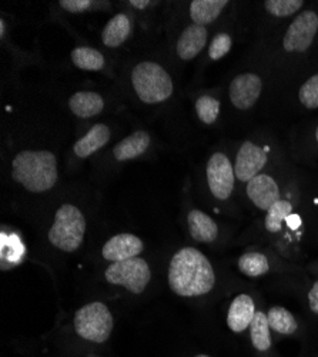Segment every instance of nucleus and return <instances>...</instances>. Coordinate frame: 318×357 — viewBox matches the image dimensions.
Here are the masks:
<instances>
[{
  "mask_svg": "<svg viewBox=\"0 0 318 357\" xmlns=\"http://www.w3.org/2000/svg\"><path fill=\"white\" fill-rule=\"evenodd\" d=\"M168 286L180 297L207 294L216 284V273L206 255L196 248H183L168 264Z\"/></svg>",
  "mask_w": 318,
  "mask_h": 357,
  "instance_id": "nucleus-1",
  "label": "nucleus"
},
{
  "mask_svg": "<svg viewBox=\"0 0 318 357\" xmlns=\"http://www.w3.org/2000/svg\"><path fill=\"white\" fill-rule=\"evenodd\" d=\"M12 176L29 192H47L57 182L56 156L49 151H23L12 162Z\"/></svg>",
  "mask_w": 318,
  "mask_h": 357,
  "instance_id": "nucleus-2",
  "label": "nucleus"
},
{
  "mask_svg": "<svg viewBox=\"0 0 318 357\" xmlns=\"http://www.w3.org/2000/svg\"><path fill=\"white\" fill-rule=\"evenodd\" d=\"M86 233V219L79 207L66 203L57 209L53 225L49 230V242L53 248L65 253L76 252Z\"/></svg>",
  "mask_w": 318,
  "mask_h": 357,
  "instance_id": "nucleus-3",
  "label": "nucleus"
},
{
  "mask_svg": "<svg viewBox=\"0 0 318 357\" xmlns=\"http://www.w3.org/2000/svg\"><path fill=\"white\" fill-rule=\"evenodd\" d=\"M132 84L138 99L148 105H157L173 95V80L159 63L141 62L132 72Z\"/></svg>",
  "mask_w": 318,
  "mask_h": 357,
  "instance_id": "nucleus-4",
  "label": "nucleus"
},
{
  "mask_svg": "<svg viewBox=\"0 0 318 357\" xmlns=\"http://www.w3.org/2000/svg\"><path fill=\"white\" fill-rule=\"evenodd\" d=\"M77 336L90 343L102 344L107 342L113 332V314L102 302H92L80 307L73 319Z\"/></svg>",
  "mask_w": 318,
  "mask_h": 357,
  "instance_id": "nucleus-5",
  "label": "nucleus"
},
{
  "mask_svg": "<svg viewBox=\"0 0 318 357\" xmlns=\"http://www.w3.org/2000/svg\"><path fill=\"white\" fill-rule=\"evenodd\" d=\"M104 278L110 284L122 286L130 293L140 294L149 286L152 271L146 260L133 257L123 261L111 263L104 272Z\"/></svg>",
  "mask_w": 318,
  "mask_h": 357,
  "instance_id": "nucleus-6",
  "label": "nucleus"
},
{
  "mask_svg": "<svg viewBox=\"0 0 318 357\" xmlns=\"http://www.w3.org/2000/svg\"><path fill=\"white\" fill-rule=\"evenodd\" d=\"M207 183L212 195L218 200H225L234 189L236 172L224 153H214L206 167Z\"/></svg>",
  "mask_w": 318,
  "mask_h": 357,
  "instance_id": "nucleus-7",
  "label": "nucleus"
},
{
  "mask_svg": "<svg viewBox=\"0 0 318 357\" xmlns=\"http://www.w3.org/2000/svg\"><path fill=\"white\" fill-rule=\"evenodd\" d=\"M318 31V16L312 10L303 12L288 27L284 36L283 46L287 52H305Z\"/></svg>",
  "mask_w": 318,
  "mask_h": 357,
  "instance_id": "nucleus-8",
  "label": "nucleus"
},
{
  "mask_svg": "<svg viewBox=\"0 0 318 357\" xmlns=\"http://www.w3.org/2000/svg\"><path fill=\"white\" fill-rule=\"evenodd\" d=\"M267 159V152L264 149L254 144L253 142L243 143L236 158V177L240 182L248 183L251 178L260 174V172L266 166Z\"/></svg>",
  "mask_w": 318,
  "mask_h": 357,
  "instance_id": "nucleus-9",
  "label": "nucleus"
},
{
  "mask_svg": "<svg viewBox=\"0 0 318 357\" xmlns=\"http://www.w3.org/2000/svg\"><path fill=\"white\" fill-rule=\"evenodd\" d=\"M263 83L254 73H243L233 79L230 84V100L234 107L247 110L255 105L262 95Z\"/></svg>",
  "mask_w": 318,
  "mask_h": 357,
  "instance_id": "nucleus-10",
  "label": "nucleus"
},
{
  "mask_svg": "<svg viewBox=\"0 0 318 357\" xmlns=\"http://www.w3.org/2000/svg\"><path fill=\"white\" fill-rule=\"evenodd\" d=\"M143 249L144 243L141 242L140 237L132 233H120L113 236L111 239L104 243L102 249V256L111 263H118L137 257L143 252Z\"/></svg>",
  "mask_w": 318,
  "mask_h": 357,
  "instance_id": "nucleus-11",
  "label": "nucleus"
},
{
  "mask_svg": "<svg viewBox=\"0 0 318 357\" xmlns=\"http://www.w3.org/2000/svg\"><path fill=\"white\" fill-rule=\"evenodd\" d=\"M247 196L257 209L269 211L280 200V189L271 176L260 173L247 183Z\"/></svg>",
  "mask_w": 318,
  "mask_h": 357,
  "instance_id": "nucleus-12",
  "label": "nucleus"
},
{
  "mask_svg": "<svg viewBox=\"0 0 318 357\" xmlns=\"http://www.w3.org/2000/svg\"><path fill=\"white\" fill-rule=\"evenodd\" d=\"M255 316V306L251 296L239 294L236 299L231 302L227 313V326L231 332L243 333L248 329L253 319Z\"/></svg>",
  "mask_w": 318,
  "mask_h": 357,
  "instance_id": "nucleus-13",
  "label": "nucleus"
},
{
  "mask_svg": "<svg viewBox=\"0 0 318 357\" xmlns=\"http://www.w3.org/2000/svg\"><path fill=\"white\" fill-rule=\"evenodd\" d=\"M207 42V31L205 26L190 24L180 35L177 40V54L182 61H191L201 50L205 49Z\"/></svg>",
  "mask_w": 318,
  "mask_h": 357,
  "instance_id": "nucleus-14",
  "label": "nucleus"
},
{
  "mask_svg": "<svg viewBox=\"0 0 318 357\" xmlns=\"http://www.w3.org/2000/svg\"><path fill=\"white\" fill-rule=\"evenodd\" d=\"M149 146H150L149 133L144 130H137L114 146L113 156L119 162L132 160L141 156L143 153H146Z\"/></svg>",
  "mask_w": 318,
  "mask_h": 357,
  "instance_id": "nucleus-15",
  "label": "nucleus"
},
{
  "mask_svg": "<svg viewBox=\"0 0 318 357\" xmlns=\"http://www.w3.org/2000/svg\"><path fill=\"white\" fill-rule=\"evenodd\" d=\"M110 137H111V130L109 129V126L103 123H97L81 139L76 142L73 152L77 158H81V159L89 158L97 151H100L103 146H106Z\"/></svg>",
  "mask_w": 318,
  "mask_h": 357,
  "instance_id": "nucleus-16",
  "label": "nucleus"
},
{
  "mask_svg": "<svg viewBox=\"0 0 318 357\" xmlns=\"http://www.w3.org/2000/svg\"><path fill=\"white\" fill-rule=\"evenodd\" d=\"M189 231L193 239L200 243H213L218 236L217 223L201 211H190L187 215Z\"/></svg>",
  "mask_w": 318,
  "mask_h": 357,
  "instance_id": "nucleus-17",
  "label": "nucleus"
},
{
  "mask_svg": "<svg viewBox=\"0 0 318 357\" xmlns=\"http://www.w3.org/2000/svg\"><path fill=\"white\" fill-rule=\"evenodd\" d=\"M132 35V20L127 15L119 13L113 16L102 32V42L107 47L122 46Z\"/></svg>",
  "mask_w": 318,
  "mask_h": 357,
  "instance_id": "nucleus-18",
  "label": "nucleus"
},
{
  "mask_svg": "<svg viewBox=\"0 0 318 357\" xmlns=\"http://www.w3.org/2000/svg\"><path fill=\"white\" fill-rule=\"evenodd\" d=\"M69 107L74 116L89 119L104 109V100L96 92H77L69 99Z\"/></svg>",
  "mask_w": 318,
  "mask_h": 357,
  "instance_id": "nucleus-19",
  "label": "nucleus"
},
{
  "mask_svg": "<svg viewBox=\"0 0 318 357\" xmlns=\"http://www.w3.org/2000/svg\"><path fill=\"white\" fill-rule=\"evenodd\" d=\"M227 5V0H194L190 5V17L194 24L206 26L214 22Z\"/></svg>",
  "mask_w": 318,
  "mask_h": 357,
  "instance_id": "nucleus-20",
  "label": "nucleus"
},
{
  "mask_svg": "<svg viewBox=\"0 0 318 357\" xmlns=\"http://www.w3.org/2000/svg\"><path fill=\"white\" fill-rule=\"evenodd\" d=\"M250 339L255 350L267 351L271 347L270 324L267 313L255 312V316L250 324Z\"/></svg>",
  "mask_w": 318,
  "mask_h": 357,
  "instance_id": "nucleus-21",
  "label": "nucleus"
},
{
  "mask_svg": "<svg viewBox=\"0 0 318 357\" xmlns=\"http://www.w3.org/2000/svg\"><path fill=\"white\" fill-rule=\"evenodd\" d=\"M270 329L274 331L278 335L290 336L294 335L297 331V320L293 316V313L288 312L287 309L281 306H274L267 313Z\"/></svg>",
  "mask_w": 318,
  "mask_h": 357,
  "instance_id": "nucleus-22",
  "label": "nucleus"
},
{
  "mask_svg": "<svg viewBox=\"0 0 318 357\" xmlns=\"http://www.w3.org/2000/svg\"><path fill=\"white\" fill-rule=\"evenodd\" d=\"M72 62L80 70L97 72L104 68V56L92 47H76L72 52Z\"/></svg>",
  "mask_w": 318,
  "mask_h": 357,
  "instance_id": "nucleus-23",
  "label": "nucleus"
},
{
  "mask_svg": "<svg viewBox=\"0 0 318 357\" xmlns=\"http://www.w3.org/2000/svg\"><path fill=\"white\" fill-rule=\"evenodd\" d=\"M239 271L246 275L247 278L255 279L266 275L270 271V263L269 259L263 255V253H244L240 259H239Z\"/></svg>",
  "mask_w": 318,
  "mask_h": 357,
  "instance_id": "nucleus-24",
  "label": "nucleus"
},
{
  "mask_svg": "<svg viewBox=\"0 0 318 357\" xmlns=\"http://www.w3.org/2000/svg\"><path fill=\"white\" fill-rule=\"evenodd\" d=\"M293 204L288 200L280 199L267 211L266 229L270 233H278L283 229V222L292 215Z\"/></svg>",
  "mask_w": 318,
  "mask_h": 357,
  "instance_id": "nucleus-25",
  "label": "nucleus"
},
{
  "mask_svg": "<svg viewBox=\"0 0 318 357\" xmlns=\"http://www.w3.org/2000/svg\"><path fill=\"white\" fill-rule=\"evenodd\" d=\"M196 112L205 125H213L220 113V102L212 96H201L196 102Z\"/></svg>",
  "mask_w": 318,
  "mask_h": 357,
  "instance_id": "nucleus-26",
  "label": "nucleus"
},
{
  "mask_svg": "<svg viewBox=\"0 0 318 357\" xmlns=\"http://www.w3.org/2000/svg\"><path fill=\"white\" fill-rule=\"evenodd\" d=\"M303 5V0H267V2H264L267 12L277 17L292 16L299 12Z\"/></svg>",
  "mask_w": 318,
  "mask_h": 357,
  "instance_id": "nucleus-27",
  "label": "nucleus"
},
{
  "mask_svg": "<svg viewBox=\"0 0 318 357\" xmlns=\"http://www.w3.org/2000/svg\"><path fill=\"white\" fill-rule=\"evenodd\" d=\"M299 99H300L301 105L307 109H317L318 107V73L311 76L300 87Z\"/></svg>",
  "mask_w": 318,
  "mask_h": 357,
  "instance_id": "nucleus-28",
  "label": "nucleus"
},
{
  "mask_svg": "<svg viewBox=\"0 0 318 357\" xmlns=\"http://www.w3.org/2000/svg\"><path fill=\"white\" fill-rule=\"evenodd\" d=\"M231 43L233 42H231V38L227 33L217 35L209 47V54L213 61H218V59L224 57L230 52Z\"/></svg>",
  "mask_w": 318,
  "mask_h": 357,
  "instance_id": "nucleus-29",
  "label": "nucleus"
},
{
  "mask_svg": "<svg viewBox=\"0 0 318 357\" xmlns=\"http://www.w3.org/2000/svg\"><path fill=\"white\" fill-rule=\"evenodd\" d=\"M61 8L70 12V13H81L84 10H88L92 8L90 0H62L59 2Z\"/></svg>",
  "mask_w": 318,
  "mask_h": 357,
  "instance_id": "nucleus-30",
  "label": "nucleus"
},
{
  "mask_svg": "<svg viewBox=\"0 0 318 357\" xmlns=\"http://www.w3.org/2000/svg\"><path fill=\"white\" fill-rule=\"evenodd\" d=\"M308 305L312 313L318 314V282H315L308 293Z\"/></svg>",
  "mask_w": 318,
  "mask_h": 357,
  "instance_id": "nucleus-31",
  "label": "nucleus"
},
{
  "mask_svg": "<svg viewBox=\"0 0 318 357\" xmlns=\"http://www.w3.org/2000/svg\"><path fill=\"white\" fill-rule=\"evenodd\" d=\"M129 5H132L134 9H146L149 5H150V2H138V0H130L129 2Z\"/></svg>",
  "mask_w": 318,
  "mask_h": 357,
  "instance_id": "nucleus-32",
  "label": "nucleus"
},
{
  "mask_svg": "<svg viewBox=\"0 0 318 357\" xmlns=\"http://www.w3.org/2000/svg\"><path fill=\"white\" fill-rule=\"evenodd\" d=\"M194 357H210V356H207V354H197V356H194Z\"/></svg>",
  "mask_w": 318,
  "mask_h": 357,
  "instance_id": "nucleus-33",
  "label": "nucleus"
},
{
  "mask_svg": "<svg viewBox=\"0 0 318 357\" xmlns=\"http://www.w3.org/2000/svg\"><path fill=\"white\" fill-rule=\"evenodd\" d=\"M315 137H317V142H318V128H317V130H315Z\"/></svg>",
  "mask_w": 318,
  "mask_h": 357,
  "instance_id": "nucleus-34",
  "label": "nucleus"
}]
</instances>
